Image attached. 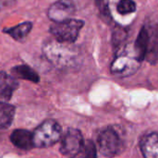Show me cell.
Returning a JSON list of instances; mask_svg holds the SVG:
<instances>
[{
	"label": "cell",
	"mask_w": 158,
	"mask_h": 158,
	"mask_svg": "<svg viewBox=\"0 0 158 158\" xmlns=\"http://www.w3.org/2000/svg\"><path fill=\"white\" fill-rule=\"evenodd\" d=\"M62 135L60 125L53 120L47 119L40 124L32 132L33 145L37 148H47L56 143Z\"/></svg>",
	"instance_id": "3"
},
{
	"label": "cell",
	"mask_w": 158,
	"mask_h": 158,
	"mask_svg": "<svg viewBox=\"0 0 158 158\" xmlns=\"http://www.w3.org/2000/svg\"><path fill=\"white\" fill-rule=\"evenodd\" d=\"M19 87L17 80L4 71H0V97L9 100Z\"/></svg>",
	"instance_id": "10"
},
{
	"label": "cell",
	"mask_w": 158,
	"mask_h": 158,
	"mask_svg": "<svg viewBox=\"0 0 158 158\" xmlns=\"http://www.w3.org/2000/svg\"><path fill=\"white\" fill-rule=\"evenodd\" d=\"M15 117V106L0 102V129H7Z\"/></svg>",
	"instance_id": "14"
},
{
	"label": "cell",
	"mask_w": 158,
	"mask_h": 158,
	"mask_svg": "<svg viewBox=\"0 0 158 158\" xmlns=\"http://www.w3.org/2000/svg\"><path fill=\"white\" fill-rule=\"evenodd\" d=\"M12 74L19 79L30 81L31 82H38L40 81L38 73L27 65H19L11 69Z\"/></svg>",
	"instance_id": "13"
},
{
	"label": "cell",
	"mask_w": 158,
	"mask_h": 158,
	"mask_svg": "<svg viewBox=\"0 0 158 158\" xmlns=\"http://www.w3.org/2000/svg\"><path fill=\"white\" fill-rule=\"evenodd\" d=\"M98 148L100 153L106 157L111 158L117 156L121 149V139L115 129L106 128L98 136Z\"/></svg>",
	"instance_id": "5"
},
{
	"label": "cell",
	"mask_w": 158,
	"mask_h": 158,
	"mask_svg": "<svg viewBox=\"0 0 158 158\" xmlns=\"http://www.w3.org/2000/svg\"><path fill=\"white\" fill-rule=\"evenodd\" d=\"M83 158H97V151L94 143L88 141L84 143L83 147Z\"/></svg>",
	"instance_id": "17"
},
{
	"label": "cell",
	"mask_w": 158,
	"mask_h": 158,
	"mask_svg": "<svg viewBox=\"0 0 158 158\" xmlns=\"http://www.w3.org/2000/svg\"><path fill=\"white\" fill-rule=\"evenodd\" d=\"M149 43H150L149 30L146 29L145 27H143L137 36V39L133 46V49L141 61L146 58V55L149 48Z\"/></svg>",
	"instance_id": "11"
},
{
	"label": "cell",
	"mask_w": 158,
	"mask_h": 158,
	"mask_svg": "<svg viewBox=\"0 0 158 158\" xmlns=\"http://www.w3.org/2000/svg\"><path fill=\"white\" fill-rule=\"evenodd\" d=\"M127 38V31L122 28H116L113 32V43L116 46H120Z\"/></svg>",
	"instance_id": "16"
},
{
	"label": "cell",
	"mask_w": 158,
	"mask_h": 158,
	"mask_svg": "<svg viewBox=\"0 0 158 158\" xmlns=\"http://www.w3.org/2000/svg\"><path fill=\"white\" fill-rule=\"evenodd\" d=\"M31 29H32V23L30 21H25L12 28L6 29L4 30V31L9 34L16 41H23L29 35Z\"/></svg>",
	"instance_id": "12"
},
{
	"label": "cell",
	"mask_w": 158,
	"mask_h": 158,
	"mask_svg": "<svg viewBox=\"0 0 158 158\" xmlns=\"http://www.w3.org/2000/svg\"><path fill=\"white\" fill-rule=\"evenodd\" d=\"M117 10L119 14H131L136 10V4L133 0H120L117 6Z\"/></svg>",
	"instance_id": "15"
},
{
	"label": "cell",
	"mask_w": 158,
	"mask_h": 158,
	"mask_svg": "<svg viewBox=\"0 0 158 158\" xmlns=\"http://www.w3.org/2000/svg\"><path fill=\"white\" fill-rule=\"evenodd\" d=\"M83 25L84 22L81 19H69L64 21L55 22L50 27V32L55 37V40L58 42L73 44L77 40Z\"/></svg>",
	"instance_id": "4"
},
{
	"label": "cell",
	"mask_w": 158,
	"mask_h": 158,
	"mask_svg": "<svg viewBox=\"0 0 158 158\" xmlns=\"http://www.w3.org/2000/svg\"><path fill=\"white\" fill-rule=\"evenodd\" d=\"M10 141L16 147L21 150L29 151L34 148L32 133L26 130H15L10 135Z\"/></svg>",
	"instance_id": "8"
},
{
	"label": "cell",
	"mask_w": 158,
	"mask_h": 158,
	"mask_svg": "<svg viewBox=\"0 0 158 158\" xmlns=\"http://www.w3.org/2000/svg\"><path fill=\"white\" fill-rule=\"evenodd\" d=\"M141 150L144 158H158V133L145 135L141 142Z\"/></svg>",
	"instance_id": "9"
},
{
	"label": "cell",
	"mask_w": 158,
	"mask_h": 158,
	"mask_svg": "<svg viewBox=\"0 0 158 158\" xmlns=\"http://www.w3.org/2000/svg\"><path fill=\"white\" fill-rule=\"evenodd\" d=\"M142 61L137 56L133 46L120 47L112 64L111 72L118 77H129L134 74L141 66Z\"/></svg>",
	"instance_id": "2"
},
{
	"label": "cell",
	"mask_w": 158,
	"mask_h": 158,
	"mask_svg": "<svg viewBox=\"0 0 158 158\" xmlns=\"http://www.w3.org/2000/svg\"><path fill=\"white\" fill-rule=\"evenodd\" d=\"M84 147L81 132L77 129H69L61 139L60 152L69 158L76 157Z\"/></svg>",
	"instance_id": "6"
},
{
	"label": "cell",
	"mask_w": 158,
	"mask_h": 158,
	"mask_svg": "<svg viewBox=\"0 0 158 158\" xmlns=\"http://www.w3.org/2000/svg\"><path fill=\"white\" fill-rule=\"evenodd\" d=\"M75 11L76 4L74 0H58L50 6L48 17L54 22H60L71 19Z\"/></svg>",
	"instance_id": "7"
},
{
	"label": "cell",
	"mask_w": 158,
	"mask_h": 158,
	"mask_svg": "<svg viewBox=\"0 0 158 158\" xmlns=\"http://www.w3.org/2000/svg\"><path fill=\"white\" fill-rule=\"evenodd\" d=\"M97 7L101 13V15L107 20L110 19V11L107 4V0H95Z\"/></svg>",
	"instance_id": "18"
},
{
	"label": "cell",
	"mask_w": 158,
	"mask_h": 158,
	"mask_svg": "<svg viewBox=\"0 0 158 158\" xmlns=\"http://www.w3.org/2000/svg\"><path fill=\"white\" fill-rule=\"evenodd\" d=\"M43 52L46 59L58 69L74 68L80 62V51L72 44L51 40L44 44Z\"/></svg>",
	"instance_id": "1"
}]
</instances>
